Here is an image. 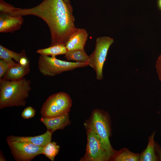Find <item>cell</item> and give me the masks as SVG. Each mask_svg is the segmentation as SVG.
Returning a JSON list of instances; mask_svg holds the SVG:
<instances>
[{"label": "cell", "mask_w": 161, "mask_h": 161, "mask_svg": "<svg viewBox=\"0 0 161 161\" xmlns=\"http://www.w3.org/2000/svg\"><path fill=\"white\" fill-rule=\"evenodd\" d=\"M9 15L13 16L32 15L43 20L49 29L50 46H65L69 38L76 30L73 8L64 0H44L30 8L15 7Z\"/></svg>", "instance_id": "1"}, {"label": "cell", "mask_w": 161, "mask_h": 161, "mask_svg": "<svg viewBox=\"0 0 161 161\" xmlns=\"http://www.w3.org/2000/svg\"><path fill=\"white\" fill-rule=\"evenodd\" d=\"M158 5L160 9L161 10V0H158Z\"/></svg>", "instance_id": "27"}, {"label": "cell", "mask_w": 161, "mask_h": 161, "mask_svg": "<svg viewBox=\"0 0 161 161\" xmlns=\"http://www.w3.org/2000/svg\"><path fill=\"white\" fill-rule=\"evenodd\" d=\"M160 80L161 81V73L158 74Z\"/></svg>", "instance_id": "29"}, {"label": "cell", "mask_w": 161, "mask_h": 161, "mask_svg": "<svg viewBox=\"0 0 161 161\" xmlns=\"http://www.w3.org/2000/svg\"><path fill=\"white\" fill-rule=\"evenodd\" d=\"M114 42V39L109 37L104 36L97 38L96 41L95 49L89 56L88 65L94 70L96 79L98 80L103 78V65L109 49Z\"/></svg>", "instance_id": "6"}, {"label": "cell", "mask_w": 161, "mask_h": 161, "mask_svg": "<svg viewBox=\"0 0 161 161\" xmlns=\"http://www.w3.org/2000/svg\"><path fill=\"white\" fill-rule=\"evenodd\" d=\"M39 120L45 126L47 130L53 133L58 129H64L71 123L69 113L51 118H45L41 116Z\"/></svg>", "instance_id": "11"}, {"label": "cell", "mask_w": 161, "mask_h": 161, "mask_svg": "<svg viewBox=\"0 0 161 161\" xmlns=\"http://www.w3.org/2000/svg\"><path fill=\"white\" fill-rule=\"evenodd\" d=\"M30 71V65L22 66L18 63L17 65L10 66L3 78L4 80L16 81L20 80Z\"/></svg>", "instance_id": "13"}, {"label": "cell", "mask_w": 161, "mask_h": 161, "mask_svg": "<svg viewBox=\"0 0 161 161\" xmlns=\"http://www.w3.org/2000/svg\"><path fill=\"white\" fill-rule=\"evenodd\" d=\"M0 161H6L4 157V156L3 155L2 153H0Z\"/></svg>", "instance_id": "26"}, {"label": "cell", "mask_w": 161, "mask_h": 161, "mask_svg": "<svg viewBox=\"0 0 161 161\" xmlns=\"http://www.w3.org/2000/svg\"><path fill=\"white\" fill-rule=\"evenodd\" d=\"M53 132L48 130L42 134L33 137L16 136L10 135L6 138L7 140L20 141L28 142L34 145L44 146L51 142Z\"/></svg>", "instance_id": "12"}, {"label": "cell", "mask_w": 161, "mask_h": 161, "mask_svg": "<svg viewBox=\"0 0 161 161\" xmlns=\"http://www.w3.org/2000/svg\"><path fill=\"white\" fill-rule=\"evenodd\" d=\"M154 131L148 138V142L147 147L140 154L139 161H157L159 160L155 153V141Z\"/></svg>", "instance_id": "14"}, {"label": "cell", "mask_w": 161, "mask_h": 161, "mask_svg": "<svg viewBox=\"0 0 161 161\" xmlns=\"http://www.w3.org/2000/svg\"><path fill=\"white\" fill-rule=\"evenodd\" d=\"M155 151L158 155L159 159L161 161V146L155 142Z\"/></svg>", "instance_id": "25"}, {"label": "cell", "mask_w": 161, "mask_h": 161, "mask_svg": "<svg viewBox=\"0 0 161 161\" xmlns=\"http://www.w3.org/2000/svg\"><path fill=\"white\" fill-rule=\"evenodd\" d=\"M64 1L66 3L68 4H70V2L69 0H64Z\"/></svg>", "instance_id": "28"}, {"label": "cell", "mask_w": 161, "mask_h": 161, "mask_svg": "<svg viewBox=\"0 0 161 161\" xmlns=\"http://www.w3.org/2000/svg\"><path fill=\"white\" fill-rule=\"evenodd\" d=\"M140 154L131 152L126 148H124L114 153L110 161H139Z\"/></svg>", "instance_id": "15"}, {"label": "cell", "mask_w": 161, "mask_h": 161, "mask_svg": "<svg viewBox=\"0 0 161 161\" xmlns=\"http://www.w3.org/2000/svg\"><path fill=\"white\" fill-rule=\"evenodd\" d=\"M23 21L22 16H13L8 13H0V32H13L21 28Z\"/></svg>", "instance_id": "9"}, {"label": "cell", "mask_w": 161, "mask_h": 161, "mask_svg": "<svg viewBox=\"0 0 161 161\" xmlns=\"http://www.w3.org/2000/svg\"><path fill=\"white\" fill-rule=\"evenodd\" d=\"M22 66H26L29 65V61L26 56L23 57L21 58L18 63Z\"/></svg>", "instance_id": "23"}, {"label": "cell", "mask_w": 161, "mask_h": 161, "mask_svg": "<svg viewBox=\"0 0 161 161\" xmlns=\"http://www.w3.org/2000/svg\"><path fill=\"white\" fill-rule=\"evenodd\" d=\"M86 153L80 161H110L107 149L100 138L91 129H86Z\"/></svg>", "instance_id": "7"}, {"label": "cell", "mask_w": 161, "mask_h": 161, "mask_svg": "<svg viewBox=\"0 0 161 161\" xmlns=\"http://www.w3.org/2000/svg\"><path fill=\"white\" fill-rule=\"evenodd\" d=\"M15 7L4 2L3 0H0V13H10L15 8Z\"/></svg>", "instance_id": "20"}, {"label": "cell", "mask_w": 161, "mask_h": 161, "mask_svg": "<svg viewBox=\"0 0 161 161\" xmlns=\"http://www.w3.org/2000/svg\"><path fill=\"white\" fill-rule=\"evenodd\" d=\"M84 126L86 130H92L100 138L110 160L115 150L112 146L109 139L112 133L111 120L108 114L103 110L95 109L89 118L85 122Z\"/></svg>", "instance_id": "3"}, {"label": "cell", "mask_w": 161, "mask_h": 161, "mask_svg": "<svg viewBox=\"0 0 161 161\" xmlns=\"http://www.w3.org/2000/svg\"><path fill=\"white\" fill-rule=\"evenodd\" d=\"M11 153L17 161H30L43 154V146L20 141L7 140Z\"/></svg>", "instance_id": "8"}, {"label": "cell", "mask_w": 161, "mask_h": 161, "mask_svg": "<svg viewBox=\"0 0 161 161\" xmlns=\"http://www.w3.org/2000/svg\"><path fill=\"white\" fill-rule=\"evenodd\" d=\"M88 66V62L67 61L58 59L55 56L50 57L41 55L38 58V67L39 71L44 75L52 77L65 72Z\"/></svg>", "instance_id": "4"}, {"label": "cell", "mask_w": 161, "mask_h": 161, "mask_svg": "<svg viewBox=\"0 0 161 161\" xmlns=\"http://www.w3.org/2000/svg\"><path fill=\"white\" fill-rule=\"evenodd\" d=\"M156 67L158 74L161 73V55L159 57L157 60Z\"/></svg>", "instance_id": "24"}, {"label": "cell", "mask_w": 161, "mask_h": 161, "mask_svg": "<svg viewBox=\"0 0 161 161\" xmlns=\"http://www.w3.org/2000/svg\"><path fill=\"white\" fill-rule=\"evenodd\" d=\"M7 48L0 45V58L5 61L10 66L16 65L18 63L14 62L10 56Z\"/></svg>", "instance_id": "19"}, {"label": "cell", "mask_w": 161, "mask_h": 161, "mask_svg": "<svg viewBox=\"0 0 161 161\" xmlns=\"http://www.w3.org/2000/svg\"><path fill=\"white\" fill-rule=\"evenodd\" d=\"M67 51L65 46L57 45L42 49H38L36 52L41 55H44L51 56L64 54Z\"/></svg>", "instance_id": "17"}, {"label": "cell", "mask_w": 161, "mask_h": 161, "mask_svg": "<svg viewBox=\"0 0 161 161\" xmlns=\"http://www.w3.org/2000/svg\"><path fill=\"white\" fill-rule=\"evenodd\" d=\"M35 113V110L29 106L26 108L21 113L22 117L25 119H28L33 117Z\"/></svg>", "instance_id": "21"}, {"label": "cell", "mask_w": 161, "mask_h": 161, "mask_svg": "<svg viewBox=\"0 0 161 161\" xmlns=\"http://www.w3.org/2000/svg\"><path fill=\"white\" fill-rule=\"evenodd\" d=\"M72 105V100L68 94L59 92L47 99L42 106L40 113L45 118L59 116L69 113Z\"/></svg>", "instance_id": "5"}, {"label": "cell", "mask_w": 161, "mask_h": 161, "mask_svg": "<svg viewBox=\"0 0 161 161\" xmlns=\"http://www.w3.org/2000/svg\"><path fill=\"white\" fill-rule=\"evenodd\" d=\"M88 33L86 30L77 28L67 40L65 46L68 50L84 49Z\"/></svg>", "instance_id": "10"}, {"label": "cell", "mask_w": 161, "mask_h": 161, "mask_svg": "<svg viewBox=\"0 0 161 161\" xmlns=\"http://www.w3.org/2000/svg\"><path fill=\"white\" fill-rule=\"evenodd\" d=\"M10 67L9 65L4 60H0V78H2L6 73Z\"/></svg>", "instance_id": "22"}, {"label": "cell", "mask_w": 161, "mask_h": 161, "mask_svg": "<svg viewBox=\"0 0 161 161\" xmlns=\"http://www.w3.org/2000/svg\"><path fill=\"white\" fill-rule=\"evenodd\" d=\"M59 149L60 146L56 143L51 141L44 146L43 154L52 161H53Z\"/></svg>", "instance_id": "18"}, {"label": "cell", "mask_w": 161, "mask_h": 161, "mask_svg": "<svg viewBox=\"0 0 161 161\" xmlns=\"http://www.w3.org/2000/svg\"><path fill=\"white\" fill-rule=\"evenodd\" d=\"M31 81L24 77L16 81L0 78V109L25 106L31 90Z\"/></svg>", "instance_id": "2"}, {"label": "cell", "mask_w": 161, "mask_h": 161, "mask_svg": "<svg viewBox=\"0 0 161 161\" xmlns=\"http://www.w3.org/2000/svg\"><path fill=\"white\" fill-rule=\"evenodd\" d=\"M64 57L68 61H72L77 62H88L89 58L84 49L68 50L65 54Z\"/></svg>", "instance_id": "16"}]
</instances>
